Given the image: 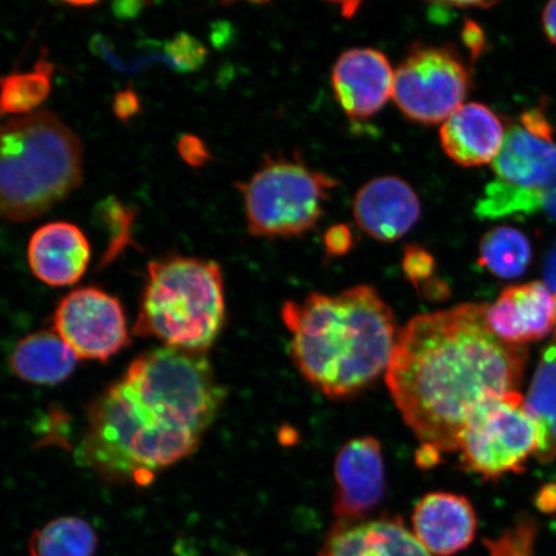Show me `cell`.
Returning <instances> with one entry per match:
<instances>
[{"label": "cell", "mask_w": 556, "mask_h": 556, "mask_svg": "<svg viewBox=\"0 0 556 556\" xmlns=\"http://www.w3.org/2000/svg\"><path fill=\"white\" fill-rule=\"evenodd\" d=\"M225 401L206 353L139 354L89 406L80 463L104 482L149 485L197 452Z\"/></svg>", "instance_id": "1"}, {"label": "cell", "mask_w": 556, "mask_h": 556, "mask_svg": "<svg viewBox=\"0 0 556 556\" xmlns=\"http://www.w3.org/2000/svg\"><path fill=\"white\" fill-rule=\"evenodd\" d=\"M528 346L503 342L490 329L485 305L467 303L416 316L395 342L386 382L420 450L442 458L477 409L518 391Z\"/></svg>", "instance_id": "2"}, {"label": "cell", "mask_w": 556, "mask_h": 556, "mask_svg": "<svg viewBox=\"0 0 556 556\" xmlns=\"http://www.w3.org/2000/svg\"><path fill=\"white\" fill-rule=\"evenodd\" d=\"M281 317L298 370L332 400L351 397L386 374L400 333L392 308L368 285L287 302Z\"/></svg>", "instance_id": "3"}, {"label": "cell", "mask_w": 556, "mask_h": 556, "mask_svg": "<svg viewBox=\"0 0 556 556\" xmlns=\"http://www.w3.org/2000/svg\"><path fill=\"white\" fill-rule=\"evenodd\" d=\"M81 142L50 111L0 125V219L40 217L78 189L83 179Z\"/></svg>", "instance_id": "4"}, {"label": "cell", "mask_w": 556, "mask_h": 556, "mask_svg": "<svg viewBox=\"0 0 556 556\" xmlns=\"http://www.w3.org/2000/svg\"><path fill=\"white\" fill-rule=\"evenodd\" d=\"M226 323L224 275L213 261L169 256L149 264L134 332L172 350L206 353Z\"/></svg>", "instance_id": "5"}, {"label": "cell", "mask_w": 556, "mask_h": 556, "mask_svg": "<svg viewBox=\"0 0 556 556\" xmlns=\"http://www.w3.org/2000/svg\"><path fill=\"white\" fill-rule=\"evenodd\" d=\"M496 179L485 187L476 214L482 219L531 215L546 205L556 182V139L544 110H527L507 125L492 162Z\"/></svg>", "instance_id": "6"}, {"label": "cell", "mask_w": 556, "mask_h": 556, "mask_svg": "<svg viewBox=\"0 0 556 556\" xmlns=\"http://www.w3.org/2000/svg\"><path fill=\"white\" fill-rule=\"evenodd\" d=\"M336 180L299 162L277 160L263 165L243 186L250 233L291 238L308 232L324 214Z\"/></svg>", "instance_id": "7"}, {"label": "cell", "mask_w": 556, "mask_h": 556, "mask_svg": "<svg viewBox=\"0 0 556 556\" xmlns=\"http://www.w3.org/2000/svg\"><path fill=\"white\" fill-rule=\"evenodd\" d=\"M542 446L541 429L528 413L523 395L505 393L485 402L470 417L458 438L464 470L497 481L526 470Z\"/></svg>", "instance_id": "8"}, {"label": "cell", "mask_w": 556, "mask_h": 556, "mask_svg": "<svg viewBox=\"0 0 556 556\" xmlns=\"http://www.w3.org/2000/svg\"><path fill=\"white\" fill-rule=\"evenodd\" d=\"M470 76L460 55L446 47H419L394 70L393 100L408 119L438 124L467 99Z\"/></svg>", "instance_id": "9"}, {"label": "cell", "mask_w": 556, "mask_h": 556, "mask_svg": "<svg viewBox=\"0 0 556 556\" xmlns=\"http://www.w3.org/2000/svg\"><path fill=\"white\" fill-rule=\"evenodd\" d=\"M53 331L79 359L106 363L130 343L128 319L119 299L99 288H80L61 299Z\"/></svg>", "instance_id": "10"}, {"label": "cell", "mask_w": 556, "mask_h": 556, "mask_svg": "<svg viewBox=\"0 0 556 556\" xmlns=\"http://www.w3.org/2000/svg\"><path fill=\"white\" fill-rule=\"evenodd\" d=\"M332 514L336 521L367 520L386 496V463L381 443L366 435L354 438L339 450L333 463Z\"/></svg>", "instance_id": "11"}, {"label": "cell", "mask_w": 556, "mask_h": 556, "mask_svg": "<svg viewBox=\"0 0 556 556\" xmlns=\"http://www.w3.org/2000/svg\"><path fill=\"white\" fill-rule=\"evenodd\" d=\"M485 319L503 342L528 346L556 332V294L541 281L506 288L485 305Z\"/></svg>", "instance_id": "12"}, {"label": "cell", "mask_w": 556, "mask_h": 556, "mask_svg": "<svg viewBox=\"0 0 556 556\" xmlns=\"http://www.w3.org/2000/svg\"><path fill=\"white\" fill-rule=\"evenodd\" d=\"M333 93L354 119H367L393 97L394 70L387 55L374 48L344 52L332 68Z\"/></svg>", "instance_id": "13"}, {"label": "cell", "mask_w": 556, "mask_h": 556, "mask_svg": "<svg viewBox=\"0 0 556 556\" xmlns=\"http://www.w3.org/2000/svg\"><path fill=\"white\" fill-rule=\"evenodd\" d=\"M353 215L358 227L372 239L392 242L416 225L421 204L405 180L394 176L379 177L357 192Z\"/></svg>", "instance_id": "14"}, {"label": "cell", "mask_w": 556, "mask_h": 556, "mask_svg": "<svg viewBox=\"0 0 556 556\" xmlns=\"http://www.w3.org/2000/svg\"><path fill=\"white\" fill-rule=\"evenodd\" d=\"M478 517L468 497L432 492L414 507L413 533L433 556H452L475 541Z\"/></svg>", "instance_id": "15"}, {"label": "cell", "mask_w": 556, "mask_h": 556, "mask_svg": "<svg viewBox=\"0 0 556 556\" xmlns=\"http://www.w3.org/2000/svg\"><path fill=\"white\" fill-rule=\"evenodd\" d=\"M27 262L33 275L48 287H72L87 273L89 241L78 226L53 222L31 236Z\"/></svg>", "instance_id": "16"}, {"label": "cell", "mask_w": 556, "mask_h": 556, "mask_svg": "<svg viewBox=\"0 0 556 556\" xmlns=\"http://www.w3.org/2000/svg\"><path fill=\"white\" fill-rule=\"evenodd\" d=\"M319 556H433L402 518L380 517L357 523L336 521Z\"/></svg>", "instance_id": "17"}, {"label": "cell", "mask_w": 556, "mask_h": 556, "mask_svg": "<svg viewBox=\"0 0 556 556\" xmlns=\"http://www.w3.org/2000/svg\"><path fill=\"white\" fill-rule=\"evenodd\" d=\"M440 134L446 155L456 164L471 168L492 164L503 148L506 129L490 108L471 102L444 121Z\"/></svg>", "instance_id": "18"}, {"label": "cell", "mask_w": 556, "mask_h": 556, "mask_svg": "<svg viewBox=\"0 0 556 556\" xmlns=\"http://www.w3.org/2000/svg\"><path fill=\"white\" fill-rule=\"evenodd\" d=\"M78 359L58 332L40 330L20 340L11 354L10 367L20 380L55 386L72 377Z\"/></svg>", "instance_id": "19"}, {"label": "cell", "mask_w": 556, "mask_h": 556, "mask_svg": "<svg viewBox=\"0 0 556 556\" xmlns=\"http://www.w3.org/2000/svg\"><path fill=\"white\" fill-rule=\"evenodd\" d=\"M525 402L541 429L542 446L538 460L553 463L556 460V332L541 354Z\"/></svg>", "instance_id": "20"}, {"label": "cell", "mask_w": 556, "mask_h": 556, "mask_svg": "<svg viewBox=\"0 0 556 556\" xmlns=\"http://www.w3.org/2000/svg\"><path fill=\"white\" fill-rule=\"evenodd\" d=\"M531 261V242L527 235L517 228L509 226L492 228L479 243V264L503 280L523 276Z\"/></svg>", "instance_id": "21"}, {"label": "cell", "mask_w": 556, "mask_h": 556, "mask_svg": "<svg viewBox=\"0 0 556 556\" xmlns=\"http://www.w3.org/2000/svg\"><path fill=\"white\" fill-rule=\"evenodd\" d=\"M99 538L79 517H59L31 534L30 556H94Z\"/></svg>", "instance_id": "22"}, {"label": "cell", "mask_w": 556, "mask_h": 556, "mask_svg": "<svg viewBox=\"0 0 556 556\" xmlns=\"http://www.w3.org/2000/svg\"><path fill=\"white\" fill-rule=\"evenodd\" d=\"M53 65L39 60L31 70L0 76V117L30 115L52 92Z\"/></svg>", "instance_id": "23"}, {"label": "cell", "mask_w": 556, "mask_h": 556, "mask_svg": "<svg viewBox=\"0 0 556 556\" xmlns=\"http://www.w3.org/2000/svg\"><path fill=\"white\" fill-rule=\"evenodd\" d=\"M536 536V521L530 517H521L498 539L484 540V545L490 556H534Z\"/></svg>", "instance_id": "24"}, {"label": "cell", "mask_w": 556, "mask_h": 556, "mask_svg": "<svg viewBox=\"0 0 556 556\" xmlns=\"http://www.w3.org/2000/svg\"><path fill=\"white\" fill-rule=\"evenodd\" d=\"M102 217L106 219L111 235L108 258H114L130 241V229L135 220L134 208L124 206L115 199H110L103 203Z\"/></svg>", "instance_id": "25"}, {"label": "cell", "mask_w": 556, "mask_h": 556, "mask_svg": "<svg viewBox=\"0 0 556 556\" xmlns=\"http://www.w3.org/2000/svg\"><path fill=\"white\" fill-rule=\"evenodd\" d=\"M402 269L408 280L419 288L420 283L432 280L435 273V261L427 249L409 245L403 253Z\"/></svg>", "instance_id": "26"}, {"label": "cell", "mask_w": 556, "mask_h": 556, "mask_svg": "<svg viewBox=\"0 0 556 556\" xmlns=\"http://www.w3.org/2000/svg\"><path fill=\"white\" fill-rule=\"evenodd\" d=\"M325 250L330 256H343L354 247L352 228L346 225H336L324 236Z\"/></svg>", "instance_id": "27"}, {"label": "cell", "mask_w": 556, "mask_h": 556, "mask_svg": "<svg viewBox=\"0 0 556 556\" xmlns=\"http://www.w3.org/2000/svg\"><path fill=\"white\" fill-rule=\"evenodd\" d=\"M178 151L185 162L192 166L205 165L207 160L211 159L205 143L200 138L191 135H186L179 139Z\"/></svg>", "instance_id": "28"}, {"label": "cell", "mask_w": 556, "mask_h": 556, "mask_svg": "<svg viewBox=\"0 0 556 556\" xmlns=\"http://www.w3.org/2000/svg\"><path fill=\"white\" fill-rule=\"evenodd\" d=\"M114 111L122 121H128L139 111V100L134 90L117 93L114 100Z\"/></svg>", "instance_id": "29"}, {"label": "cell", "mask_w": 556, "mask_h": 556, "mask_svg": "<svg viewBox=\"0 0 556 556\" xmlns=\"http://www.w3.org/2000/svg\"><path fill=\"white\" fill-rule=\"evenodd\" d=\"M464 43L469 48L472 59H477L478 54L483 51L484 34L477 24L468 21L463 30Z\"/></svg>", "instance_id": "30"}, {"label": "cell", "mask_w": 556, "mask_h": 556, "mask_svg": "<svg viewBox=\"0 0 556 556\" xmlns=\"http://www.w3.org/2000/svg\"><path fill=\"white\" fill-rule=\"evenodd\" d=\"M542 25H544L548 40L556 46V0L545 5L544 12H542Z\"/></svg>", "instance_id": "31"}, {"label": "cell", "mask_w": 556, "mask_h": 556, "mask_svg": "<svg viewBox=\"0 0 556 556\" xmlns=\"http://www.w3.org/2000/svg\"><path fill=\"white\" fill-rule=\"evenodd\" d=\"M544 278L548 289L556 294V240L548 250L544 264Z\"/></svg>", "instance_id": "32"}, {"label": "cell", "mask_w": 556, "mask_h": 556, "mask_svg": "<svg viewBox=\"0 0 556 556\" xmlns=\"http://www.w3.org/2000/svg\"><path fill=\"white\" fill-rule=\"evenodd\" d=\"M538 506L544 513L556 511V485H547L542 489L539 493Z\"/></svg>", "instance_id": "33"}, {"label": "cell", "mask_w": 556, "mask_h": 556, "mask_svg": "<svg viewBox=\"0 0 556 556\" xmlns=\"http://www.w3.org/2000/svg\"><path fill=\"white\" fill-rule=\"evenodd\" d=\"M444 7H450V9H491V7H495L496 2H442L438 3Z\"/></svg>", "instance_id": "34"}]
</instances>
